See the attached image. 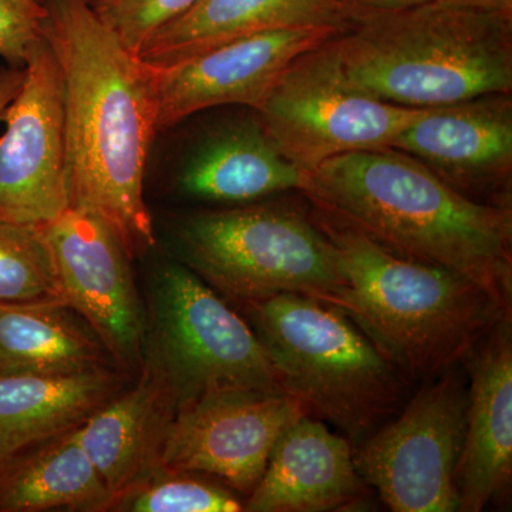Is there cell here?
Segmentation results:
<instances>
[{
  "instance_id": "cell-3",
  "label": "cell",
  "mask_w": 512,
  "mask_h": 512,
  "mask_svg": "<svg viewBox=\"0 0 512 512\" xmlns=\"http://www.w3.org/2000/svg\"><path fill=\"white\" fill-rule=\"evenodd\" d=\"M309 201V217L348 281L339 308L410 383L460 366L511 315L466 276L399 254L328 205Z\"/></svg>"
},
{
  "instance_id": "cell-6",
  "label": "cell",
  "mask_w": 512,
  "mask_h": 512,
  "mask_svg": "<svg viewBox=\"0 0 512 512\" xmlns=\"http://www.w3.org/2000/svg\"><path fill=\"white\" fill-rule=\"evenodd\" d=\"M185 266L237 302L299 293L342 305L348 281L309 214L284 205L202 212L177 229Z\"/></svg>"
},
{
  "instance_id": "cell-8",
  "label": "cell",
  "mask_w": 512,
  "mask_h": 512,
  "mask_svg": "<svg viewBox=\"0 0 512 512\" xmlns=\"http://www.w3.org/2000/svg\"><path fill=\"white\" fill-rule=\"evenodd\" d=\"M153 340L177 407L224 392L285 393L254 329L204 279L180 264L154 282Z\"/></svg>"
},
{
  "instance_id": "cell-30",
  "label": "cell",
  "mask_w": 512,
  "mask_h": 512,
  "mask_svg": "<svg viewBox=\"0 0 512 512\" xmlns=\"http://www.w3.org/2000/svg\"><path fill=\"white\" fill-rule=\"evenodd\" d=\"M36 2H39V3H40V5H45V6H46V5H47V3H49V2H50V0H36Z\"/></svg>"
},
{
  "instance_id": "cell-18",
  "label": "cell",
  "mask_w": 512,
  "mask_h": 512,
  "mask_svg": "<svg viewBox=\"0 0 512 512\" xmlns=\"http://www.w3.org/2000/svg\"><path fill=\"white\" fill-rule=\"evenodd\" d=\"M356 9L340 0H198L157 30L137 53L154 67L173 66L234 40L289 29L346 32Z\"/></svg>"
},
{
  "instance_id": "cell-23",
  "label": "cell",
  "mask_w": 512,
  "mask_h": 512,
  "mask_svg": "<svg viewBox=\"0 0 512 512\" xmlns=\"http://www.w3.org/2000/svg\"><path fill=\"white\" fill-rule=\"evenodd\" d=\"M63 301L45 225L0 220V303Z\"/></svg>"
},
{
  "instance_id": "cell-21",
  "label": "cell",
  "mask_w": 512,
  "mask_h": 512,
  "mask_svg": "<svg viewBox=\"0 0 512 512\" xmlns=\"http://www.w3.org/2000/svg\"><path fill=\"white\" fill-rule=\"evenodd\" d=\"M76 430L0 456V512L110 510L109 491Z\"/></svg>"
},
{
  "instance_id": "cell-24",
  "label": "cell",
  "mask_w": 512,
  "mask_h": 512,
  "mask_svg": "<svg viewBox=\"0 0 512 512\" xmlns=\"http://www.w3.org/2000/svg\"><path fill=\"white\" fill-rule=\"evenodd\" d=\"M110 511L238 512L244 511V503L214 478L160 468L120 497Z\"/></svg>"
},
{
  "instance_id": "cell-19",
  "label": "cell",
  "mask_w": 512,
  "mask_h": 512,
  "mask_svg": "<svg viewBox=\"0 0 512 512\" xmlns=\"http://www.w3.org/2000/svg\"><path fill=\"white\" fill-rule=\"evenodd\" d=\"M133 380L117 366L0 375V456L79 429Z\"/></svg>"
},
{
  "instance_id": "cell-9",
  "label": "cell",
  "mask_w": 512,
  "mask_h": 512,
  "mask_svg": "<svg viewBox=\"0 0 512 512\" xmlns=\"http://www.w3.org/2000/svg\"><path fill=\"white\" fill-rule=\"evenodd\" d=\"M468 404L458 366L421 382L399 413L353 448L357 474L394 512H454Z\"/></svg>"
},
{
  "instance_id": "cell-1",
  "label": "cell",
  "mask_w": 512,
  "mask_h": 512,
  "mask_svg": "<svg viewBox=\"0 0 512 512\" xmlns=\"http://www.w3.org/2000/svg\"><path fill=\"white\" fill-rule=\"evenodd\" d=\"M46 10V42L63 79L70 208L103 221L133 259L156 244L144 177L158 133L157 67L84 0H50Z\"/></svg>"
},
{
  "instance_id": "cell-29",
  "label": "cell",
  "mask_w": 512,
  "mask_h": 512,
  "mask_svg": "<svg viewBox=\"0 0 512 512\" xmlns=\"http://www.w3.org/2000/svg\"><path fill=\"white\" fill-rule=\"evenodd\" d=\"M447 2L463 6V8L490 10V12L512 15V0H447Z\"/></svg>"
},
{
  "instance_id": "cell-7",
  "label": "cell",
  "mask_w": 512,
  "mask_h": 512,
  "mask_svg": "<svg viewBox=\"0 0 512 512\" xmlns=\"http://www.w3.org/2000/svg\"><path fill=\"white\" fill-rule=\"evenodd\" d=\"M423 110L389 103L353 82L335 36L295 57L255 111L276 150L311 173L343 154L392 146Z\"/></svg>"
},
{
  "instance_id": "cell-26",
  "label": "cell",
  "mask_w": 512,
  "mask_h": 512,
  "mask_svg": "<svg viewBox=\"0 0 512 512\" xmlns=\"http://www.w3.org/2000/svg\"><path fill=\"white\" fill-rule=\"evenodd\" d=\"M47 10L36 0H0V57L23 69L43 39Z\"/></svg>"
},
{
  "instance_id": "cell-10",
  "label": "cell",
  "mask_w": 512,
  "mask_h": 512,
  "mask_svg": "<svg viewBox=\"0 0 512 512\" xmlns=\"http://www.w3.org/2000/svg\"><path fill=\"white\" fill-rule=\"evenodd\" d=\"M0 137V220L46 225L70 208L62 73L45 39L32 50Z\"/></svg>"
},
{
  "instance_id": "cell-28",
  "label": "cell",
  "mask_w": 512,
  "mask_h": 512,
  "mask_svg": "<svg viewBox=\"0 0 512 512\" xmlns=\"http://www.w3.org/2000/svg\"><path fill=\"white\" fill-rule=\"evenodd\" d=\"M340 2L353 9L396 12V10L416 8V6L433 2V0H340Z\"/></svg>"
},
{
  "instance_id": "cell-15",
  "label": "cell",
  "mask_w": 512,
  "mask_h": 512,
  "mask_svg": "<svg viewBox=\"0 0 512 512\" xmlns=\"http://www.w3.org/2000/svg\"><path fill=\"white\" fill-rule=\"evenodd\" d=\"M461 191L494 190L512 173L511 94L424 109L392 146Z\"/></svg>"
},
{
  "instance_id": "cell-16",
  "label": "cell",
  "mask_w": 512,
  "mask_h": 512,
  "mask_svg": "<svg viewBox=\"0 0 512 512\" xmlns=\"http://www.w3.org/2000/svg\"><path fill=\"white\" fill-rule=\"evenodd\" d=\"M175 410L167 375L147 346L144 365L130 386L76 430L80 446L109 491L111 505L160 470Z\"/></svg>"
},
{
  "instance_id": "cell-25",
  "label": "cell",
  "mask_w": 512,
  "mask_h": 512,
  "mask_svg": "<svg viewBox=\"0 0 512 512\" xmlns=\"http://www.w3.org/2000/svg\"><path fill=\"white\" fill-rule=\"evenodd\" d=\"M131 52H140L158 29L183 15L198 0H84Z\"/></svg>"
},
{
  "instance_id": "cell-17",
  "label": "cell",
  "mask_w": 512,
  "mask_h": 512,
  "mask_svg": "<svg viewBox=\"0 0 512 512\" xmlns=\"http://www.w3.org/2000/svg\"><path fill=\"white\" fill-rule=\"evenodd\" d=\"M367 494L353 464L349 440L305 414L276 440L264 476L248 495L244 511L349 510L362 504Z\"/></svg>"
},
{
  "instance_id": "cell-4",
  "label": "cell",
  "mask_w": 512,
  "mask_h": 512,
  "mask_svg": "<svg viewBox=\"0 0 512 512\" xmlns=\"http://www.w3.org/2000/svg\"><path fill=\"white\" fill-rule=\"evenodd\" d=\"M353 82L389 103L433 109L512 93V15L433 0L396 12L356 9L336 36Z\"/></svg>"
},
{
  "instance_id": "cell-14",
  "label": "cell",
  "mask_w": 512,
  "mask_h": 512,
  "mask_svg": "<svg viewBox=\"0 0 512 512\" xmlns=\"http://www.w3.org/2000/svg\"><path fill=\"white\" fill-rule=\"evenodd\" d=\"M461 365L470 387L457 511L480 512L511 487L512 316L501 319Z\"/></svg>"
},
{
  "instance_id": "cell-20",
  "label": "cell",
  "mask_w": 512,
  "mask_h": 512,
  "mask_svg": "<svg viewBox=\"0 0 512 512\" xmlns=\"http://www.w3.org/2000/svg\"><path fill=\"white\" fill-rule=\"evenodd\" d=\"M306 173L286 160L256 119L215 131L195 148L178 187L198 200L249 202L305 187Z\"/></svg>"
},
{
  "instance_id": "cell-11",
  "label": "cell",
  "mask_w": 512,
  "mask_h": 512,
  "mask_svg": "<svg viewBox=\"0 0 512 512\" xmlns=\"http://www.w3.org/2000/svg\"><path fill=\"white\" fill-rule=\"evenodd\" d=\"M305 414L286 393L224 392L181 404L160 467L214 478L248 497L264 476L276 440Z\"/></svg>"
},
{
  "instance_id": "cell-2",
  "label": "cell",
  "mask_w": 512,
  "mask_h": 512,
  "mask_svg": "<svg viewBox=\"0 0 512 512\" xmlns=\"http://www.w3.org/2000/svg\"><path fill=\"white\" fill-rule=\"evenodd\" d=\"M303 194L399 254L466 276L512 309V212L451 187L394 148L343 154L306 173Z\"/></svg>"
},
{
  "instance_id": "cell-22",
  "label": "cell",
  "mask_w": 512,
  "mask_h": 512,
  "mask_svg": "<svg viewBox=\"0 0 512 512\" xmlns=\"http://www.w3.org/2000/svg\"><path fill=\"white\" fill-rule=\"evenodd\" d=\"M106 366L117 365L66 302L0 303V375L73 373Z\"/></svg>"
},
{
  "instance_id": "cell-12",
  "label": "cell",
  "mask_w": 512,
  "mask_h": 512,
  "mask_svg": "<svg viewBox=\"0 0 512 512\" xmlns=\"http://www.w3.org/2000/svg\"><path fill=\"white\" fill-rule=\"evenodd\" d=\"M45 228L64 302L114 363L136 377L146 360V313L120 239L99 218L73 208Z\"/></svg>"
},
{
  "instance_id": "cell-27",
  "label": "cell",
  "mask_w": 512,
  "mask_h": 512,
  "mask_svg": "<svg viewBox=\"0 0 512 512\" xmlns=\"http://www.w3.org/2000/svg\"><path fill=\"white\" fill-rule=\"evenodd\" d=\"M23 80V69L18 67H0V121H3V114L15 99Z\"/></svg>"
},
{
  "instance_id": "cell-5",
  "label": "cell",
  "mask_w": 512,
  "mask_h": 512,
  "mask_svg": "<svg viewBox=\"0 0 512 512\" xmlns=\"http://www.w3.org/2000/svg\"><path fill=\"white\" fill-rule=\"evenodd\" d=\"M242 305L284 392L353 448L409 399L413 384L338 306L299 293Z\"/></svg>"
},
{
  "instance_id": "cell-13",
  "label": "cell",
  "mask_w": 512,
  "mask_h": 512,
  "mask_svg": "<svg viewBox=\"0 0 512 512\" xmlns=\"http://www.w3.org/2000/svg\"><path fill=\"white\" fill-rule=\"evenodd\" d=\"M338 35L329 29L274 30L157 67V130H168L212 107L238 104L258 109L295 57Z\"/></svg>"
}]
</instances>
